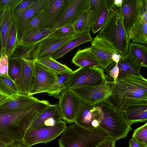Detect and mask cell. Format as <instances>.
Listing matches in <instances>:
<instances>
[{
	"instance_id": "6da1fadb",
	"label": "cell",
	"mask_w": 147,
	"mask_h": 147,
	"mask_svg": "<svg viewBox=\"0 0 147 147\" xmlns=\"http://www.w3.org/2000/svg\"><path fill=\"white\" fill-rule=\"evenodd\" d=\"M50 105L47 100H40L22 110L0 114V140L9 144L22 141L35 119Z\"/></svg>"
},
{
	"instance_id": "7a4b0ae2",
	"label": "cell",
	"mask_w": 147,
	"mask_h": 147,
	"mask_svg": "<svg viewBox=\"0 0 147 147\" xmlns=\"http://www.w3.org/2000/svg\"><path fill=\"white\" fill-rule=\"evenodd\" d=\"M111 97L122 111L130 105L147 104V80L141 75L127 74L112 84Z\"/></svg>"
},
{
	"instance_id": "3957f363",
	"label": "cell",
	"mask_w": 147,
	"mask_h": 147,
	"mask_svg": "<svg viewBox=\"0 0 147 147\" xmlns=\"http://www.w3.org/2000/svg\"><path fill=\"white\" fill-rule=\"evenodd\" d=\"M121 9L115 5L110 9L107 20L97 36L111 45L121 57L128 53L130 42L123 24Z\"/></svg>"
},
{
	"instance_id": "277c9868",
	"label": "cell",
	"mask_w": 147,
	"mask_h": 147,
	"mask_svg": "<svg viewBox=\"0 0 147 147\" xmlns=\"http://www.w3.org/2000/svg\"><path fill=\"white\" fill-rule=\"evenodd\" d=\"M59 138V147H96L109 137L100 127L89 129L75 124L67 127Z\"/></svg>"
},
{
	"instance_id": "5b68a950",
	"label": "cell",
	"mask_w": 147,
	"mask_h": 147,
	"mask_svg": "<svg viewBox=\"0 0 147 147\" xmlns=\"http://www.w3.org/2000/svg\"><path fill=\"white\" fill-rule=\"evenodd\" d=\"M97 105L102 112L99 127L116 141L125 138L132 128L124 118L122 111L109 98Z\"/></svg>"
},
{
	"instance_id": "8992f818",
	"label": "cell",
	"mask_w": 147,
	"mask_h": 147,
	"mask_svg": "<svg viewBox=\"0 0 147 147\" xmlns=\"http://www.w3.org/2000/svg\"><path fill=\"white\" fill-rule=\"evenodd\" d=\"M62 121L53 125H42L30 127L26 131L23 141L28 147L40 143H47L62 133L67 127Z\"/></svg>"
},
{
	"instance_id": "52a82bcc",
	"label": "cell",
	"mask_w": 147,
	"mask_h": 147,
	"mask_svg": "<svg viewBox=\"0 0 147 147\" xmlns=\"http://www.w3.org/2000/svg\"><path fill=\"white\" fill-rule=\"evenodd\" d=\"M104 72L103 69L98 67H79L74 71L69 82L68 89L101 84L105 80Z\"/></svg>"
},
{
	"instance_id": "ba28073f",
	"label": "cell",
	"mask_w": 147,
	"mask_h": 147,
	"mask_svg": "<svg viewBox=\"0 0 147 147\" xmlns=\"http://www.w3.org/2000/svg\"><path fill=\"white\" fill-rule=\"evenodd\" d=\"M112 84L106 80L101 84L84 86L69 89L81 101L96 105L109 98L112 92Z\"/></svg>"
},
{
	"instance_id": "9c48e42d",
	"label": "cell",
	"mask_w": 147,
	"mask_h": 147,
	"mask_svg": "<svg viewBox=\"0 0 147 147\" xmlns=\"http://www.w3.org/2000/svg\"><path fill=\"white\" fill-rule=\"evenodd\" d=\"M34 60L33 76L29 96L45 92L54 84L58 78L57 74Z\"/></svg>"
},
{
	"instance_id": "30bf717a",
	"label": "cell",
	"mask_w": 147,
	"mask_h": 147,
	"mask_svg": "<svg viewBox=\"0 0 147 147\" xmlns=\"http://www.w3.org/2000/svg\"><path fill=\"white\" fill-rule=\"evenodd\" d=\"M78 34L75 33L63 36H49L35 46L32 55L33 59L51 57L54 52L75 38Z\"/></svg>"
},
{
	"instance_id": "8fae6325",
	"label": "cell",
	"mask_w": 147,
	"mask_h": 147,
	"mask_svg": "<svg viewBox=\"0 0 147 147\" xmlns=\"http://www.w3.org/2000/svg\"><path fill=\"white\" fill-rule=\"evenodd\" d=\"M102 114L100 107L81 101L74 123L84 128L92 129L99 127Z\"/></svg>"
},
{
	"instance_id": "7c38bea8",
	"label": "cell",
	"mask_w": 147,
	"mask_h": 147,
	"mask_svg": "<svg viewBox=\"0 0 147 147\" xmlns=\"http://www.w3.org/2000/svg\"><path fill=\"white\" fill-rule=\"evenodd\" d=\"M58 105L62 119L71 123L75 122L81 100L72 90L68 89L60 96Z\"/></svg>"
},
{
	"instance_id": "4fadbf2b",
	"label": "cell",
	"mask_w": 147,
	"mask_h": 147,
	"mask_svg": "<svg viewBox=\"0 0 147 147\" xmlns=\"http://www.w3.org/2000/svg\"><path fill=\"white\" fill-rule=\"evenodd\" d=\"M89 0H70L63 15L58 22L50 28L54 30L62 27L74 24L89 7Z\"/></svg>"
},
{
	"instance_id": "5bb4252c",
	"label": "cell",
	"mask_w": 147,
	"mask_h": 147,
	"mask_svg": "<svg viewBox=\"0 0 147 147\" xmlns=\"http://www.w3.org/2000/svg\"><path fill=\"white\" fill-rule=\"evenodd\" d=\"M91 47L93 53L103 70L114 62L112 59L113 54H119L111 45L97 36L92 41Z\"/></svg>"
},
{
	"instance_id": "9a60e30c",
	"label": "cell",
	"mask_w": 147,
	"mask_h": 147,
	"mask_svg": "<svg viewBox=\"0 0 147 147\" xmlns=\"http://www.w3.org/2000/svg\"><path fill=\"white\" fill-rule=\"evenodd\" d=\"M18 59L20 62L21 69L15 82L20 94L28 95L33 76L34 60L22 58Z\"/></svg>"
},
{
	"instance_id": "2e32d148",
	"label": "cell",
	"mask_w": 147,
	"mask_h": 147,
	"mask_svg": "<svg viewBox=\"0 0 147 147\" xmlns=\"http://www.w3.org/2000/svg\"><path fill=\"white\" fill-rule=\"evenodd\" d=\"M48 0H37L15 20L17 28L18 44L21 40L30 21L34 15L45 9Z\"/></svg>"
},
{
	"instance_id": "e0dca14e",
	"label": "cell",
	"mask_w": 147,
	"mask_h": 147,
	"mask_svg": "<svg viewBox=\"0 0 147 147\" xmlns=\"http://www.w3.org/2000/svg\"><path fill=\"white\" fill-rule=\"evenodd\" d=\"M40 100L32 96L18 94L10 97L0 107V114L18 111L27 108Z\"/></svg>"
},
{
	"instance_id": "ac0fdd59",
	"label": "cell",
	"mask_w": 147,
	"mask_h": 147,
	"mask_svg": "<svg viewBox=\"0 0 147 147\" xmlns=\"http://www.w3.org/2000/svg\"><path fill=\"white\" fill-rule=\"evenodd\" d=\"M121 14L123 24L127 36L129 32L138 18V0H123Z\"/></svg>"
},
{
	"instance_id": "d6986e66",
	"label": "cell",
	"mask_w": 147,
	"mask_h": 147,
	"mask_svg": "<svg viewBox=\"0 0 147 147\" xmlns=\"http://www.w3.org/2000/svg\"><path fill=\"white\" fill-rule=\"evenodd\" d=\"M62 119L58 104H50L36 117L30 127L53 125L62 121Z\"/></svg>"
},
{
	"instance_id": "ffe728a7",
	"label": "cell",
	"mask_w": 147,
	"mask_h": 147,
	"mask_svg": "<svg viewBox=\"0 0 147 147\" xmlns=\"http://www.w3.org/2000/svg\"><path fill=\"white\" fill-rule=\"evenodd\" d=\"M70 0H48L46 7L47 21L45 28H50L63 15Z\"/></svg>"
},
{
	"instance_id": "44dd1931",
	"label": "cell",
	"mask_w": 147,
	"mask_h": 147,
	"mask_svg": "<svg viewBox=\"0 0 147 147\" xmlns=\"http://www.w3.org/2000/svg\"><path fill=\"white\" fill-rule=\"evenodd\" d=\"M125 119L130 125L137 122L147 123V104L130 105L122 111Z\"/></svg>"
},
{
	"instance_id": "7402d4cb",
	"label": "cell",
	"mask_w": 147,
	"mask_h": 147,
	"mask_svg": "<svg viewBox=\"0 0 147 147\" xmlns=\"http://www.w3.org/2000/svg\"><path fill=\"white\" fill-rule=\"evenodd\" d=\"M71 62L79 67L87 66L102 69L93 53L91 46L83 49H79L72 59Z\"/></svg>"
},
{
	"instance_id": "603a6c76",
	"label": "cell",
	"mask_w": 147,
	"mask_h": 147,
	"mask_svg": "<svg viewBox=\"0 0 147 147\" xmlns=\"http://www.w3.org/2000/svg\"><path fill=\"white\" fill-rule=\"evenodd\" d=\"M54 31L50 28H45L38 30L26 31L18 45L27 48L34 47Z\"/></svg>"
},
{
	"instance_id": "cb8c5ba5",
	"label": "cell",
	"mask_w": 147,
	"mask_h": 147,
	"mask_svg": "<svg viewBox=\"0 0 147 147\" xmlns=\"http://www.w3.org/2000/svg\"><path fill=\"white\" fill-rule=\"evenodd\" d=\"M127 38L130 42L147 44V22L142 18H138L136 22L129 32Z\"/></svg>"
},
{
	"instance_id": "d4e9b609",
	"label": "cell",
	"mask_w": 147,
	"mask_h": 147,
	"mask_svg": "<svg viewBox=\"0 0 147 147\" xmlns=\"http://www.w3.org/2000/svg\"><path fill=\"white\" fill-rule=\"evenodd\" d=\"M93 40L90 32L78 34L75 38L54 52L51 57L56 60L76 47L85 42L92 41Z\"/></svg>"
},
{
	"instance_id": "484cf974",
	"label": "cell",
	"mask_w": 147,
	"mask_h": 147,
	"mask_svg": "<svg viewBox=\"0 0 147 147\" xmlns=\"http://www.w3.org/2000/svg\"><path fill=\"white\" fill-rule=\"evenodd\" d=\"M117 64L119 69L118 78L127 74L141 75L140 70L142 67L128 53L121 57Z\"/></svg>"
},
{
	"instance_id": "4316f807",
	"label": "cell",
	"mask_w": 147,
	"mask_h": 147,
	"mask_svg": "<svg viewBox=\"0 0 147 147\" xmlns=\"http://www.w3.org/2000/svg\"><path fill=\"white\" fill-rule=\"evenodd\" d=\"M74 72L57 74L58 78L54 84L45 92L49 96L59 98L65 90L68 89V84Z\"/></svg>"
},
{
	"instance_id": "83f0119b",
	"label": "cell",
	"mask_w": 147,
	"mask_h": 147,
	"mask_svg": "<svg viewBox=\"0 0 147 147\" xmlns=\"http://www.w3.org/2000/svg\"><path fill=\"white\" fill-rule=\"evenodd\" d=\"M128 53L142 67H147V45L130 42Z\"/></svg>"
},
{
	"instance_id": "f1b7e54d",
	"label": "cell",
	"mask_w": 147,
	"mask_h": 147,
	"mask_svg": "<svg viewBox=\"0 0 147 147\" xmlns=\"http://www.w3.org/2000/svg\"><path fill=\"white\" fill-rule=\"evenodd\" d=\"M34 60L45 66L57 74L73 72L65 65L57 62L51 57Z\"/></svg>"
},
{
	"instance_id": "f546056e",
	"label": "cell",
	"mask_w": 147,
	"mask_h": 147,
	"mask_svg": "<svg viewBox=\"0 0 147 147\" xmlns=\"http://www.w3.org/2000/svg\"><path fill=\"white\" fill-rule=\"evenodd\" d=\"M110 13L107 8L105 0H102L101 5L95 20L91 28L94 34L101 29L107 20Z\"/></svg>"
},
{
	"instance_id": "4dcf8cb0",
	"label": "cell",
	"mask_w": 147,
	"mask_h": 147,
	"mask_svg": "<svg viewBox=\"0 0 147 147\" xmlns=\"http://www.w3.org/2000/svg\"><path fill=\"white\" fill-rule=\"evenodd\" d=\"M13 20L11 11L8 10L5 11L0 26V33L2 45V55L5 54L6 40Z\"/></svg>"
},
{
	"instance_id": "1f68e13d",
	"label": "cell",
	"mask_w": 147,
	"mask_h": 147,
	"mask_svg": "<svg viewBox=\"0 0 147 147\" xmlns=\"http://www.w3.org/2000/svg\"><path fill=\"white\" fill-rule=\"evenodd\" d=\"M17 30L16 21L13 19L6 40L5 54L8 58L11 57L18 45Z\"/></svg>"
},
{
	"instance_id": "d6a6232c",
	"label": "cell",
	"mask_w": 147,
	"mask_h": 147,
	"mask_svg": "<svg viewBox=\"0 0 147 147\" xmlns=\"http://www.w3.org/2000/svg\"><path fill=\"white\" fill-rule=\"evenodd\" d=\"M0 91L9 97L20 94L15 82L8 75L0 76Z\"/></svg>"
},
{
	"instance_id": "836d02e7",
	"label": "cell",
	"mask_w": 147,
	"mask_h": 147,
	"mask_svg": "<svg viewBox=\"0 0 147 147\" xmlns=\"http://www.w3.org/2000/svg\"><path fill=\"white\" fill-rule=\"evenodd\" d=\"M46 7L32 18L27 25L25 32L31 30H40L45 28L47 18Z\"/></svg>"
},
{
	"instance_id": "e575fe53",
	"label": "cell",
	"mask_w": 147,
	"mask_h": 147,
	"mask_svg": "<svg viewBox=\"0 0 147 147\" xmlns=\"http://www.w3.org/2000/svg\"><path fill=\"white\" fill-rule=\"evenodd\" d=\"M21 69V63L18 59L13 57L8 58V75L14 82L18 77Z\"/></svg>"
},
{
	"instance_id": "d590c367",
	"label": "cell",
	"mask_w": 147,
	"mask_h": 147,
	"mask_svg": "<svg viewBox=\"0 0 147 147\" xmlns=\"http://www.w3.org/2000/svg\"><path fill=\"white\" fill-rule=\"evenodd\" d=\"M102 0H89L88 9V25L90 30L99 10Z\"/></svg>"
},
{
	"instance_id": "8d00e7d4",
	"label": "cell",
	"mask_w": 147,
	"mask_h": 147,
	"mask_svg": "<svg viewBox=\"0 0 147 147\" xmlns=\"http://www.w3.org/2000/svg\"><path fill=\"white\" fill-rule=\"evenodd\" d=\"M88 9L83 12L74 24L75 32L78 34L90 32L88 25Z\"/></svg>"
},
{
	"instance_id": "74e56055",
	"label": "cell",
	"mask_w": 147,
	"mask_h": 147,
	"mask_svg": "<svg viewBox=\"0 0 147 147\" xmlns=\"http://www.w3.org/2000/svg\"><path fill=\"white\" fill-rule=\"evenodd\" d=\"M103 70L106 72L105 74V79L106 81L111 84L116 82L119 72L117 63L113 62Z\"/></svg>"
},
{
	"instance_id": "f35d334b",
	"label": "cell",
	"mask_w": 147,
	"mask_h": 147,
	"mask_svg": "<svg viewBox=\"0 0 147 147\" xmlns=\"http://www.w3.org/2000/svg\"><path fill=\"white\" fill-rule=\"evenodd\" d=\"M35 47L27 48L19 45L16 47L11 57L17 58L33 59L32 55Z\"/></svg>"
},
{
	"instance_id": "ab89813d",
	"label": "cell",
	"mask_w": 147,
	"mask_h": 147,
	"mask_svg": "<svg viewBox=\"0 0 147 147\" xmlns=\"http://www.w3.org/2000/svg\"><path fill=\"white\" fill-rule=\"evenodd\" d=\"M37 0H22L11 12L13 19L16 20Z\"/></svg>"
},
{
	"instance_id": "60d3db41",
	"label": "cell",
	"mask_w": 147,
	"mask_h": 147,
	"mask_svg": "<svg viewBox=\"0 0 147 147\" xmlns=\"http://www.w3.org/2000/svg\"><path fill=\"white\" fill-rule=\"evenodd\" d=\"M132 138L140 142L147 144V123L134 131Z\"/></svg>"
},
{
	"instance_id": "b9f144b4",
	"label": "cell",
	"mask_w": 147,
	"mask_h": 147,
	"mask_svg": "<svg viewBox=\"0 0 147 147\" xmlns=\"http://www.w3.org/2000/svg\"><path fill=\"white\" fill-rule=\"evenodd\" d=\"M76 33L75 31L74 25L64 26L55 30L49 35L51 36H63L72 34Z\"/></svg>"
},
{
	"instance_id": "7bdbcfd3",
	"label": "cell",
	"mask_w": 147,
	"mask_h": 147,
	"mask_svg": "<svg viewBox=\"0 0 147 147\" xmlns=\"http://www.w3.org/2000/svg\"><path fill=\"white\" fill-rule=\"evenodd\" d=\"M22 0H0V9L11 12Z\"/></svg>"
},
{
	"instance_id": "ee69618b",
	"label": "cell",
	"mask_w": 147,
	"mask_h": 147,
	"mask_svg": "<svg viewBox=\"0 0 147 147\" xmlns=\"http://www.w3.org/2000/svg\"><path fill=\"white\" fill-rule=\"evenodd\" d=\"M138 17L147 22V0H138Z\"/></svg>"
},
{
	"instance_id": "f6af8a7d",
	"label": "cell",
	"mask_w": 147,
	"mask_h": 147,
	"mask_svg": "<svg viewBox=\"0 0 147 147\" xmlns=\"http://www.w3.org/2000/svg\"><path fill=\"white\" fill-rule=\"evenodd\" d=\"M8 58L3 55L0 59V76L8 75Z\"/></svg>"
},
{
	"instance_id": "bcb514c9",
	"label": "cell",
	"mask_w": 147,
	"mask_h": 147,
	"mask_svg": "<svg viewBox=\"0 0 147 147\" xmlns=\"http://www.w3.org/2000/svg\"><path fill=\"white\" fill-rule=\"evenodd\" d=\"M117 141L109 137L101 142L96 147H113Z\"/></svg>"
},
{
	"instance_id": "7dc6e473",
	"label": "cell",
	"mask_w": 147,
	"mask_h": 147,
	"mask_svg": "<svg viewBox=\"0 0 147 147\" xmlns=\"http://www.w3.org/2000/svg\"><path fill=\"white\" fill-rule=\"evenodd\" d=\"M129 147H147V144L140 142L132 138L129 140Z\"/></svg>"
},
{
	"instance_id": "c3c4849f",
	"label": "cell",
	"mask_w": 147,
	"mask_h": 147,
	"mask_svg": "<svg viewBox=\"0 0 147 147\" xmlns=\"http://www.w3.org/2000/svg\"><path fill=\"white\" fill-rule=\"evenodd\" d=\"M6 147H28L22 141L12 142L9 144Z\"/></svg>"
},
{
	"instance_id": "681fc988",
	"label": "cell",
	"mask_w": 147,
	"mask_h": 147,
	"mask_svg": "<svg viewBox=\"0 0 147 147\" xmlns=\"http://www.w3.org/2000/svg\"><path fill=\"white\" fill-rule=\"evenodd\" d=\"M11 97L0 94V107L7 102Z\"/></svg>"
},
{
	"instance_id": "f907efd6",
	"label": "cell",
	"mask_w": 147,
	"mask_h": 147,
	"mask_svg": "<svg viewBox=\"0 0 147 147\" xmlns=\"http://www.w3.org/2000/svg\"><path fill=\"white\" fill-rule=\"evenodd\" d=\"M105 1L107 8L109 10H110L115 5L114 0H105Z\"/></svg>"
},
{
	"instance_id": "816d5d0a",
	"label": "cell",
	"mask_w": 147,
	"mask_h": 147,
	"mask_svg": "<svg viewBox=\"0 0 147 147\" xmlns=\"http://www.w3.org/2000/svg\"><path fill=\"white\" fill-rule=\"evenodd\" d=\"M121 57V56L117 53L113 54L112 59L114 62L118 63Z\"/></svg>"
},
{
	"instance_id": "f5cc1de1",
	"label": "cell",
	"mask_w": 147,
	"mask_h": 147,
	"mask_svg": "<svg viewBox=\"0 0 147 147\" xmlns=\"http://www.w3.org/2000/svg\"><path fill=\"white\" fill-rule=\"evenodd\" d=\"M123 0H114V4L117 7L121 6Z\"/></svg>"
},
{
	"instance_id": "db71d44e",
	"label": "cell",
	"mask_w": 147,
	"mask_h": 147,
	"mask_svg": "<svg viewBox=\"0 0 147 147\" xmlns=\"http://www.w3.org/2000/svg\"><path fill=\"white\" fill-rule=\"evenodd\" d=\"M2 55V45L1 35L0 33V59Z\"/></svg>"
},
{
	"instance_id": "11a10c76",
	"label": "cell",
	"mask_w": 147,
	"mask_h": 147,
	"mask_svg": "<svg viewBox=\"0 0 147 147\" xmlns=\"http://www.w3.org/2000/svg\"><path fill=\"white\" fill-rule=\"evenodd\" d=\"M9 144L0 140V147H6Z\"/></svg>"
},
{
	"instance_id": "9f6ffc18",
	"label": "cell",
	"mask_w": 147,
	"mask_h": 147,
	"mask_svg": "<svg viewBox=\"0 0 147 147\" xmlns=\"http://www.w3.org/2000/svg\"><path fill=\"white\" fill-rule=\"evenodd\" d=\"M4 11H5L3 9H0V26L1 24Z\"/></svg>"
},
{
	"instance_id": "6f0895ef",
	"label": "cell",
	"mask_w": 147,
	"mask_h": 147,
	"mask_svg": "<svg viewBox=\"0 0 147 147\" xmlns=\"http://www.w3.org/2000/svg\"><path fill=\"white\" fill-rule=\"evenodd\" d=\"M113 147H116L115 146V144H114L113 146Z\"/></svg>"
},
{
	"instance_id": "680465c9",
	"label": "cell",
	"mask_w": 147,
	"mask_h": 147,
	"mask_svg": "<svg viewBox=\"0 0 147 147\" xmlns=\"http://www.w3.org/2000/svg\"><path fill=\"white\" fill-rule=\"evenodd\" d=\"M0 94H2V93H1V92H0Z\"/></svg>"
},
{
	"instance_id": "91938a15",
	"label": "cell",
	"mask_w": 147,
	"mask_h": 147,
	"mask_svg": "<svg viewBox=\"0 0 147 147\" xmlns=\"http://www.w3.org/2000/svg\"></svg>"
}]
</instances>
